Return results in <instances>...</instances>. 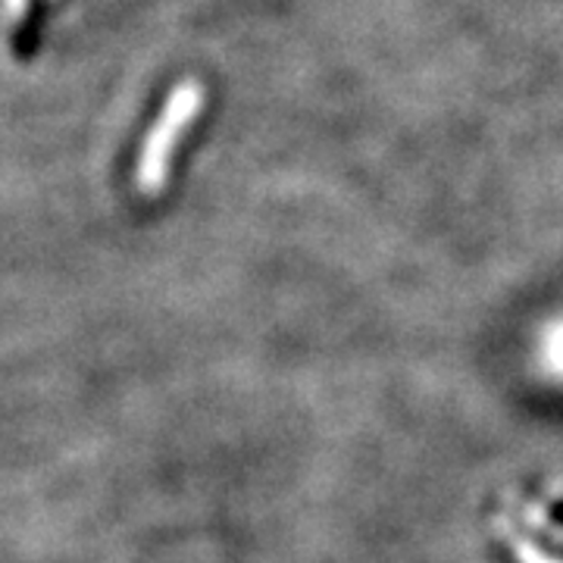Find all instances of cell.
I'll return each mask as SVG.
<instances>
[{
    "label": "cell",
    "instance_id": "1",
    "mask_svg": "<svg viewBox=\"0 0 563 563\" xmlns=\"http://www.w3.org/2000/svg\"><path fill=\"white\" fill-rule=\"evenodd\" d=\"M207 107V88L198 79L179 81L169 98L163 103L161 117L154 122V129L144 135L139 154V185L144 195H157L166 176H169V163L173 154L188 135V129L198 122V117Z\"/></svg>",
    "mask_w": 563,
    "mask_h": 563
}]
</instances>
